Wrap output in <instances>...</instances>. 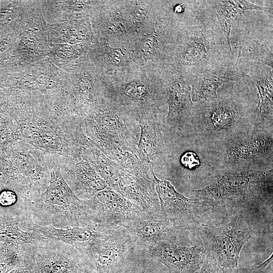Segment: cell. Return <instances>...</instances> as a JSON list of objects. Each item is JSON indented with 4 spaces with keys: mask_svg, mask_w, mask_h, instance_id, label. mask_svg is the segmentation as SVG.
Returning <instances> with one entry per match:
<instances>
[{
    "mask_svg": "<svg viewBox=\"0 0 273 273\" xmlns=\"http://www.w3.org/2000/svg\"><path fill=\"white\" fill-rule=\"evenodd\" d=\"M169 111L171 124L179 125L189 116L193 105L190 85L183 80L175 81L168 89Z\"/></svg>",
    "mask_w": 273,
    "mask_h": 273,
    "instance_id": "cell-15",
    "label": "cell"
},
{
    "mask_svg": "<svg viewBox=\"0 0 273 273\" xmlns=\"http://www.w3.org/2000/svg\"><path fill=\"white\" fill-rule=\"evenodd\" d=\"M238 111L234 106L219 102L205 110L204 117L211 126L222 129L229 127L235 121Z\"/></svg>",
    "mask_w": 273,
    "mask_h": 273,
    "instance_id": "cell-19",
    "label": "cell"
},
{
    "mask_svg": "<svg viewBox=\"0 0 273 273\" xmlns=\"http://www.w3.org/2000/svg\"><path fill=\"white\" fill-rule=\"evenodd\" d=\"M28 215L13 216L0 214V241L6 243L25 245L39 244L45 242L47 238L33 231L22 228Z\"/></svg>",
    "mask_w": 273,
    "mask_h": 273,
    "instance_id": "cell-14",
    "label": "cell"
},
{
    "mask_svg": "<svg viewBox=\"0 0 273 273\" xmlns=\"http://www.w3.org/2000/svg\"><path fill=\"white\" fill-rule=\"evenodd\" d=\"M270 173L261 171H244L219 176L209 185L193 191L197 199L205 202L235 199L243 196L251 186L266 180Z\"/></svg>",
    "mask_w": 273,
    "mask_h": 273,
    "instance_id": "cell-7",
    "label": "cell"
},
{
    "mask_svg": "<svg viewBox=\"0 0 273 273\" xmlns=\"http://www.w3.org/2000/svg\"><path fill=\"white\" fill-rule=\"evenodd\" d=\"M23 257L17 261L0 263V273H8L13 268L20 264L24 260Z\"/></svg>",
    "mask_w": 273,
    "mask_h": 273,
    "instance_id": "cell-27",
    "label": "cell"
},
{
    "mask_svg": "<svg viewBox=\"0 0 273 273\" xmlns=\"http://www.w3.org/2000/svg\"><path fill=\"white\" fill-rule=\"evenodd\" d=\"M216 15L225 37L226 42L231 48L230 32L234 21L247 10H261L272 13V10L266 7L256 5L246 1H215Z\"/></svg>",
    "mask_w": 273,
    "mask_h": 273,
    "instance_id": "cell-16",
    "label": "cell"
},
{
    "mask_svg": "<svg viewBox=\"0 0 273 273\" xmlns=\"http://www.w3.org/2000/svg\"><path fill=\"white\" fill-rule=\"evenodd\" d=\"M236 65H220L201 73L193 77L191 84V99L196 102L210 98L217 97L218 88L224 83L235 81L242 77Z\"/></svg>",
    "mask_w": 273,
    "mask_h": 273,
    "instance_id": "cell-12",
    "label": "cell"
},
{
    "mask_svg": "<svg viewBox=\"0 0 273 273\" xmlns=\"http://www.w3.org/2000/svg\"><path fill=\"white\" fill-rule=\"evenodd\" d=\"M26 208L33 222L42 226L65 229L97 224L87 201L74 193L58 170L52 171L46 191L27 202Z\"/></svg>",
    "mask_w": 273,
    "mask_h": 273,
    "instance_id": "cell-1",
    "label": "cell"
},
{
    "mask_svg": "<svg viewBox=\"0 0 273 273\" xmlns=\"http://www.w3.org/2000/svg\"><path fill=\"white\" fill-rule=\"evenodd\" d=\"M195 228L203 241L207 257L222 269L239 273L240 254L252 237L251 229L245 225L238 216L223 226Z\"/></svg>",
    "mask_w": 273,
    "mask_h": 273,
    "instance_id": "cell-2",
    "label": "cell"
},
{
    "mask_svg": "<svg viewBox=\"0 0 273 273\" xmlns=\"http://www.w3.org/2000/svg\"><path fill=\"white\" fill-rule=\"evenodd\" d=\"M272 260V255L265 260L263 263L252 268L253 273H260L265 267Z\"/></svg>",
    "mask_w": 273,
    "mask_h": 273,
    "instance_id": "cell-28",
    "label": "cell"
},
{
    "mask_svg": "<svg viewBox=\"0 0 273 273\" xmlns=\"http://www.w3.org/2000/svg\"><path fill=\"white\" fill-rule=\"evenodd\" d=\"M111 188L136 204L151 217H163L158 196L152 180L121 170L116 183Z\"/></svg>",
    "mask_w": 273,
    "mask_h": 273,
    "instance_id": "cell-10",
    "label": "cell"
},
{
    "mask_svg": "<svg viewBox=\"0 0 273 273\" xmlns=\"http://www.w3.org/2000/svg\"><path fill=\"white\" fill-rule=\"evenodd\" d=\"M145 250L149 256L165 265L169 273H198L206 258L203 247L184 246L168 241L158 243Z\"/></svg>",
    "mask_w": 273,
    "mask_h": 273,
    "instance_id": "cell-8",
    "label": "cell"
},
{
    "mask_svg": "<svg viewBox=\"0 0 273 273\" xmlns=\"http://www.w3.org/2000/svg\"><path fill=\"white\" fill-rule=\"evenodd\" d=\"M180 162L182 165L188 169H193L200 164L198 156L193 152H187L180 158Z\"/></svg>",
    "mask_w": 273,
    "mask_h": 273,
    "instance_id": "cell-23",
    "label": "cell"
},
{
    "mask_svg": "<svg viewBox=\"0 0 273 273\" xmlns=\"http://www.w3.org/2000/svg\"><path fill=\"white\" fill-rule=\"evenodd\" d=\"M8 273H37L33 264L27 254L25 247L23 261Z\"/></svg>",
    "mask_w": 273,
    "mask_h": 273,
    "instance_id": "cell-22",
    "label": "cell"
},
{
    "mask_svg": "<svg viewBox=\"0 0 273 273\" xmlns=\"http://www.w3.org/2000/svg\"><path fill=\"white\" fill-rule=\"evenodd\" d=\"M86 201L97 224L120 227L126 220L152 218L136 204L110 187L97 193Z\"/></svg>",
    "mask_w": 273,
    "mask_h": 273,
    "instance_id": "cell-5",
    "label": "cell"
},
{
    "mask_svg": "<svg viewBox=\"0 0 273 273\" xmlns=\"http://www.w3.org/2000/svg\"><path fill=\"white\" fill-rule=\"evenodd\" d=\"M94 271H95L94 269L90 266H89L85 271L84 273H94Z\"/></svg>",
    "mask_w": 273,
    "mask_h": 273,
    "instance_id": "cell-30",
    "label": "cell"
},
{
    "mask_svg": "<svg viewBox=\"0 0 273 273\" xmlns=\"http://www.w3.org/2000/svg\"><path fill=\"white\" fill-rule=\"evenodd\" d=\"M252 78L251 77H250ZM254 79V78H253ZM256 86L260 95L258 114L265 115L272 111V71L261 80H257Z\"/></svg>",
    "mask_w": 273,
    "mask_h": 273,
    "instance_id": "cell-20",
    "label": "cell"
},
{
    "mask_svg": "<svg viewBox=\"0 0 273 273\" xmlns=\"http://www.w3.org/2000/svg\"><path fill=\"white\" fill-rule=\"evenodd\" d=\"M158 47L157 40L154 38H148L145 40L142 44V50L144 54L148 56L154 55Z\"/></svg>",
    "mask_w": 273,
    "mask_h": 273,
    "instance_id": "cell-26",
    "label": "cell"
},
{
    "mask_svg": "<svg viewBox=\"0 0 273 273\" xmlns=\"http://www.w3.org/2000/svg\"><path fill=\"white\" fill-rule=\"evenodd\" d=\"M23 228L37 233L47 239L58 240L69 244L79 251L84 249L93 240L104 236L116 228L97 224L90 226L58 228L52 226H42L28 219Z\"/></svg>",
    "mask_w": 273,
    "mask_h": 273,
    "instance_id": "cell-11",
    "label": "cell"
},
{
    "mask_svg": "<svg viewBox=\"0 0 273 273\" xmlns=\"http://www.w3.org/2000/svg\"><path fill=\"white\" fill-rule=\"evenodd\" d=\"M153 181L158 196L163 217L187 230L197 223L207 209L206 202L187 198L176 191L168 181L154 175Z\"/></svg>",
    "mask_w": 273,
    "mask_h": 273,
    "instance_id": "cell-6",
    "label": "cell"
},
{
    "mask_svg": "<svg viewBox=\"0 0 273 273\" xmlns=\"http://www.w3.org/2000/svg\"><path fill=\"white\" fill-rule=\"evenodd\" d=\"M113 61L116 64L122 65L127 63L130 59L129 52L125 49H116L111 53Z\"/></svg>",
    "mask_w": 273,
    "mask_h": 273,
    "instance_id": "cell-24",
    "label": "cell"
},
{
    "mask_svg": "<svg viewBox=\"0 0 273 273\" xmlns=\"http://www.w3.org/2000/svg\"><path fill=\"white\" fill-rule=\"evenodd\" d=\"M139 125L141 132L138 155L143 170L153 181L155 164L163 152L162 136L158 123L147 117L140 118Z\"/></svg>",
    "mask_w": 273,
    "mask_h": 273,
    "instance_id": "cell-13",
    "label": "cell"
},
{
    "mask_svg": "<svg viewBox=\"0 0 273 273\" xmlns=\"http://www.w3.org/2000/svg\"><path fill=\"white\" fill-rule=\"evenodd\" d=\"M123 94L128 98L139 101L146 98L149 94V88L145 84L135 82L127 84L123 89Z\"/></svg>",
    "mask_w": 273,
    "mask_h": 273,
    "instance_id": "cell-21",
    "label": "cell"
},
{
    "mask_svg": "<svg viewBox=\"0 0 273 273\" xmlns=\"http://www.w3.org/2000/svg\"><path fill=\"white\" fill-rule=\"evenodd\" d=\"M74 185L80 195L88 200L97 193L108 187L107 183L89 165L77 167Z\"/></svg>",
    "mask_w": 273,
    "mask_h": 273,
    "instance_id": "cell-18",
    "label": "cell"
},
{
    "mask_svg": "<svg viewBox=\"0 0 273 273\" xmlns=\"http://www.w3.org/2000/svg\"><path fill=\"white\" fill-rule=\"evenodd\" d=\"M272 139L265 135L253 136L240 142L230 148L227 157L234 161H247L262 158L272 152Z\"/></svg>",
    "mask_w": 273,
    "mask_h": 273,
    "instance_id": "cell-17",
    "label": "cell"
},
{
    "mask_svg": "<svg viewBox=\"0 0 273 273\" xmlns=\"http://www.w3.org/2000/svg\"><path fill=\"white\" fill-rule=\"evenodd\" d=\"M198 273H232L218 266L206 256L205 261Z\"/></svg>",
    "mask_w": 273,
    "mask_h": 273,
    "instance_id": "cell-25",
    "label": "cell"
},
{
    "mask_svg": "<svg viewBox=\"0 0 273 273\" xmlns=\"http://www.w3.org/2000/svg\"><path fill=\"white\" fill-rule=\"evenodd\" d=\"M183 10V8L181 5H178L175 8V12L176 13H181Z\"/></svg>",
    "mask_w": 273,
    "mask_h": 273,
    "instance_id": "cell-29",
    "label": "cell"
},
{
    "mask_svg": "<svg viewBox=\"0 0 273 273\" xmlns=\"http://www.w3.org/2000/svg\"><path fill=\"white\" fill-rule=\"evenodd\" d=\"M122 227L134 246L146 248L161 242L178 244L184 237L186 230L167 219H134L123 222Z\"/></svg>",
    "mask_w": 273,
    "mask_h": 273,
    "instance_id": "cell-9",
    "label": "cell"
},
{
    "mask_svg": "<svg viewBox=\"0 0 273 273\" xmlns=\"http://www.w3.org/2000/svg\"><path fill=\"white\" fill-rule=\"evenodd\" d=\"M134 246L122 227L98 237L80 251L96 273H109L120 266Z\"/></svg>",
    "mask_w": 273,
    "mask_h": 273,
    "instance_id": "cell-4",
    "label": "cell"
},
{
    "mask_svg": "<svg viewBox=\"0 0 273 273\" xmlns=\"http://www.w3.org/2000/svg\"><path fill=\"white\" fill-rule=\"evenodd\" d=\"M26 251L37 273H84L89 266L78 249L56 240L27 244Z\"/></svg>",
    "mask_w": 273,
    "mask_h": 273,
    "instance_id": "cell-3",
    "label": "cell"
}]
</instances>
